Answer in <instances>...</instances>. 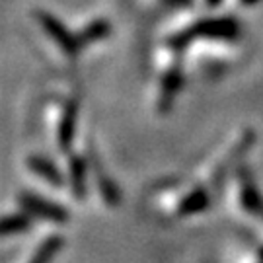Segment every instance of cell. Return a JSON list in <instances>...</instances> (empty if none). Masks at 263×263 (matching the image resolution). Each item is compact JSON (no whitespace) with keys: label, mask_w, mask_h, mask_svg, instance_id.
Instances as JSON below:
<instances>
[{"label":"cell","mask_w":263,"mask_h":263,"mask_svg":"<svg viewBox=\"0 0 263 263\" xmlns=\"http://www.w3.org/2000/svg\"><path fill=\"white\" fill-rule=\"evenodd\" d=\"M61 248H63V238L61 236H51V238H47L43 244L39 246L37 252L33 254L29 263H49Z\"/></svg>","instance_id":"cell-10"},{"label":"cell","mask_w":263,"mask_h":263,"mask_svg":"<svg viewBox=\"0 0 263 263\" xmlns=\"http://www.w3.org/2000/svg\"><path fill=\"white\" fill-rule=\"evenodd\" d=\"M240 33L238 22L232 18H209L201 20L197 26L189 28L183 31L178 39H174V45H185L193 37H205V39H236Z\"/></svg>","instance_id":"cell-1"},{"label":"cell","mask_w":263,"mask_h":263,"mask_svg":"<svg viewBox=\"0 0 263 263\" xmlns=\"http://www.w3.org/2000/svg\"><path fill=\"white\" fill-rule=\"evenodd\" d=\"M109 31H111V26L105 22V20H94V22H90L88 26H86L78 35V45L80 49L86 47V45H90V43H96V41H102L109 35Z\"/></svg>","instance_id":"cell-6"},{"label":"cell","mask_w":263,"mask_h":263,"mask_svg":"<svg viewBox=\"0 0 263 263\" xmlns=\"http://www.w3.org/2000/svg\"><path fill=\"white\" fill-rule=\"evenodd\" d=\"M181 82H183V78H181V72H179V68H172L168 74L164 76V80H162V94H160V105L166 109L170 104H172V100L176 98V94L179 92V88H181Z\"/></svg>","instance_id":"cell-8"},{"label":"cell","mask_w":263,"mask_h":263,"mask_svg":"<svg viewBox=\"0 0 263 263\" xmlns=\"http://www.w3.org/2000/svg\"><path fill=\"white\" fill-rule=\"evenodd\" d=\"M28 168L31 172H35L37 176H41L45 181L53 183V185H61L63 183V176H61L59 168H57L53 162H49L47 158H43V156H29Z\"/></svg>","instance_id":"cell-5"},{"label":"cell","mask_w":263,"mask_h":263,"mask_svg":"<svg viewBox=\"0 0 263 263\" xmlns=\"http://www.w3.org/2000/svg\"><path fill=\"white\" fill-rule=\"evenodd\" d=\"M76 113H78V104L76 102H68L63 113V119L59 125V144L61 151H68L70 142L74 137V125H76Z\"/></svg>","instance_id":"cell-4"},{"label":"cell","mask_w":263,"mask_h":263,"mask_svg":"<svg viewBox=\"0 0 263 263\" xmlns=\"http://www.w3.org/2000/svg\"><path fill=\"white\" fill-rule=\"evenodd\" d=\"M207 205H209V193L205 189H195L193 193H189L187 197L181 201L179 215H195L199 211L207 209Z\"/></svg>","instance_id":"cell-9"},{"label":"cell","mask_w":263,"mask_h":263,"mask_svg":"<svg viewBox=\"0 0 263 263\" xmlns=\"http://www.w3.org/2000/svg\"><path fill=\"white\" fill-rule=\"evenodd\" d=\"M70 176H72V191L76 199L84 197L86 191V164L82 158H72L70 162Z\"/></svg>","instance_id":"cell-12"},{"label":"cell","mask_w":263,"mask_h":263,"mask_svg":"<svg viewBox=\"0 0 263 263\" xmlns=\"http://www.w3.org/2000/svg\"><path fill=\"white\" fill-rule=\"evenodd\" d=\"M240 191H242V205H244L250 213L263 215V199L250 176H244V178H242V187H240Z\"/></svg>","instance_id":"cell-7"},{"label":"cell","mask_w":263,"mask_h":263,"mask_svg":"<svg viewBox=\"0 0 263 263\" xmlns=\"http://www.w3.org/2000/svg\"><path fill=\"white\" fill-rule=\"evenodd\" d=\"M261 263H263V255H261Z\"/></svg>","instance_id":"cell-16"},{"label":"cell","mask_w":263,"mask_h":263,"mask_svg":"<svg viewBox=\"0 0 263 263\" xmlns=\"http://www.w3.org/2000/svg\"><path fill=\"white\" fill-rule=\"evenodd\" d=\"M20 203L24 205V209H28L29 213L41 216V218H47V220L65 222L66 218H68V213H66L65 209L55 205V203H49V201L37 197V195L24 193V195H20Z\"/></svg>","instance_id":"cell-3"},{"label":"cell","mask_w":263,"mask_h":263,"mask_svg":"<svg viewBox=\"0 0 263 263\" xmlns=\"http://www.w3.org/2000/svg\"><path fill=\"white\" fill-rule=\"evenodd\" d=\"M211 6H216V4H220V0H207Z\"/></svg>","instance_id":"cell-15"},{"label":"cell","mask_w":263,"mask_h":263,"mask_svg":"<svg viewBox=\"0 0 263 263\" xmlns=\"http://www.w3.org/2000/svg\"><path fill=\"white\" fill-rule=\"evenodd\" d=\"M29 228V218L24 215H12L0 218V236L4 234H16V232H24Z\"/></svg>","instance_id":"cell-13"},{"label":"cell","mask_w":263,"mask_h":263,"mask_svg":"<svg viewBox=\"0 0 263 263\" xmlns=\"http://www.w3.org/2000/svg\"><path fill=\"white\" fill-rule=\"evenodd\" d=\"M96 172H98V185H100V191H102L104 201L107 203V205H117L119 199H121V195H119V189H117V185H115V181L107 178V174L102 172L100 166L96 168Z\"/></svg>","instance_id":"cell-11"},{"label":"cell","mask_w":263,"mask_h":263,"mask_svg":"<svg viewBox=\"0 0 263 263\" xmlns=\"http://www.w3.org/2000/svg\"><path fill=\"white\" fill-rule=\"evenodd\" d=\"M255 2H259V0H242V4H248V6H252Z\"/></svg>","instance_id":"cell-14"},{"label":"cell","mask_w":263,"mask_h":263,"mask_svg":"<svg viewBox=\"0 0 263 263\" xmlns=\"http://www.w3.org/2000/svg\"><path fill=\"white\" fill-rule=\"evenodd\" d=\"M37 20L41 24V28L47 31V35L57 45L61 47V51L68 57H76L78 51H80V45H78V39L76 35H72L68 29L65 28V24L59 18H55L53 14L49 12H37Z\"/></svg>","instance_id":"cell-2"}]
</instances>
